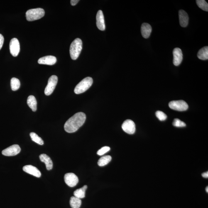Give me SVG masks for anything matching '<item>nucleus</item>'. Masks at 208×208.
<instances>
[{"instance_id":"f257e3e1","label":"nucleus","mask_w":208,"mask_h":208,"mask_svg":"<svg viewBox=\"0 0 208 208\" xmlns=\"http://www.w3.org/2000/svg\"><path fill=\"white\" fill-rule=\"evenodd\" d=\"M86 115L83 112L76 113L66 121L64 125L66 131L72 133L77 131L85 122Z\"/></svg>"},{"instance_id":"f03ea898","label":"nucleus","mask_w":208,"mask_h":208,"mask_svg":"<svg viewBox=\"0 0 208 208\" xmlns=\"http://www.w3.org/2000/svg\"><path fill=\"white\" fill-rule=\"evenodd\" d=\"M83 43L79 38L74 40L71 44L69 52L71 58L75 60L78 58L82 49Z\"/></svg>"},{"instance_id":"7ed1b4c3","label":"nucleus","mask_w":208,"mask_h":208,"mask_svg":"<svg viewBox=\"0 0 208 208\" xmlns=\"http://www.w3.org/2000/svg\"><path fill=\"white\" fill-rule=\"evenodd\" d=\"M93 83V79L91 77H87L83 79L76 86L74 92L76 94H80L85 92L89 89Z\"/></svg>"},{"instance_id":"20e7f679","label":"nucleus","mask_w":208,"mask_h":208,"mask_svg":"<svg viewBox=\"0 0 208 208\" xmlns=\"http://www.w3.org/2000/svg\"><path fill=\"white\" fill-rule=\"evenodd\" d=\"M45 11L40 8L28 10L26 13V18L29 21H33L40 19L45 16Z\"/></svg>"},{"instance_id":"39448f33","label":"nucleus","mask_w":208,"mask_h":208,"mask_svg":"<svg viewBox=\"0 0 208 208\" xmlns=\"http://www.w3.org/2000/svg\"><path fill=\"white\" fill-rule=\"evenodd\" d=\"M169 106L171 109L180 111L187 110L189 107L187 103L182 100L171 101L169 103Z\"/></svg>"},{"instance_id":"423d86ee","label":"nucleus","mask_w":208,"mask_h":208,"mask_svg":"<svg viewBox=\"0 0 208 208\" xmlns=\"http://www.w3.org/2000/svg\"><path fill=\"white\" fill-rule=\"evenodd\" d=\"M58 78L56 76L52 75L49 79L48 83L45 88V95H51L55 90L57 84Z\"/></svg>"},{"instance_id":"0eeeda50","label":"nucleus","mask_w":208,"mask_h":208,"mask_svg":"<svg viewBox=\"0 0 208 208\" xmlns=\"http://www.w3.org/2000/svg\"><path fill=\"white\" fill-rule=\"evenodd\" d=\"M122 128L125 132L128 134H133L136 130L135 125L134 122L131 120H127L122 125Z\"/></svg>"},{"instance_id":"6e6552de","label":"nucleus","mask_w":208,"mask_h":208,"mask_svg":"<svg viewBox=\"0 0 208 208\" xmlns=\"http://www.w3.org/2000/svg\"><path fill=\"white\" fill-rule=\"evenodd\" d=\"M21 149L19 145H13L3 150L2 153L6 156H15L21 152Z\"/></svg>"},{"instance_id":"1a4fd4ad","label":"nucleus","mask_w":208,"mask_h":208,"mask_svg":"<svg viewBox=\"0 0 208 208\" xmlns=\"http://www.w3.org/2000/svg\"><path fill=\"white\" fill-rule=\"evenodd\" d=\"M66 184L70 187H74L77 185L79 182L78 177L75 174L69 173L66 174L64 177Z\"/></svg>"},{"instance_id":"9d476101","label":"nucleus","mask_w":208,"mask_h":208,"mask_svg":"<svg viewBox=\"0 0 208 208\" xmlns=\"http://www.w3.org/2000/svg\"><path fill=\"white\" fill-rule=\"evenodd\" d=\"M10 52L13 57L17 56L19 53L20 46L19 42L16 38L12 39L9 45Z\"/></svg>"},{"instance_id":"9b49d317","label":"nucleus","mask_w":208,"mask_h":208,"mask_svg":"<svg viewBox=\"0 0 208 208\" xmlns=\"http://www.w3.org/2000/svg\"><path fill=\"white\" fill-rule=\"evenodd\" d=\"M173 54V63L175 66L180 65L183 60L182 51L180 48H175L174 49Z\"/></svg>"},{"instance_id":"f8f14e48","label":"nucleus","mask_w":208,"mask_h":208,"mask_svg":"<svg viewBox=\"0 0 208 208\" xmlns=\"http://www.w3.org/2000/svg\"><path fill=\"white\" fill-rule=\"evenodd\" d=\"M24 171L26 173L34 176L35 177L40 178L41 176V174L40 171L38 168L33 165H27L23 167Z\"/></svg>"},{"instance_id":"ddd939ff","label":"nucleus","mask_w":208,"mask_h":208,"mask_svg":"<svg viewBox=\"0 0 208 208\" xmlns=\"http://www.w3.org/2000/svg\"><path fill=\"white\" fill-rule=\"evenodd\" d=\"M96 26L99 29L101 30H104L105 29L104 17L103 12L101 10L98 11L96 14Z\"/></svg>"},{"instance_id":"4468645a","label":"nucleus","mask_w":208,"mask_h":208,"mask_svg":"<svg viewBox=\"0 0 208 208\" xmlns=\"http://www.w3.org/2000/svg\"><path fill=\"white\" fill-rule=\"evenodd\" d=\"M56 61V57L52 56H47L42 57L38 60L39 64L48 65H55Z\"/></svg>"},{"instance_id":"2eb2a0df","label":"nucleus","mask_w":208,"mask_h":208,"mask_svg":"<svg viewBox=\"0 0 208 208\" xmlns=\"http://www.w3.org/2000/svg\"><path fill=\"white\" fill-rule=\"evenodd\" d=\"M179 16L180 26L185 28L188 25L189 18L188 15L184 10H180L179 11Z\"/></svg>"},{"instance_id":"dca6fc26","label":"nucleus","mask_w":208,"mask_h":208,"mask_svg":"<svg viewBox=\"0 0 208 208\" xmlns=\"http://www.w3.org/2000/svg\"><path fill=\"white\" fill-rule=\"evenodd\" d=\"M141 31L142 35L144 38L147 39L150 36L152 31L150 25L147 23H143L141 25Z\"/></svg>"},{"instance_id":"f3484780","label":"nucleus","mask_w":208,"mask_h":208,"mask_svg":"<svg viewBox=\"0 0 208 208\" xmlns=\"http://www.w3.org/2000/svg\"><path fill=\"white\" fill-rule=\"evenodd\" d=\"M40 158L42 162L45 164L47 170H51L53 167V163L51 158L45 154H42L40 156Z\"/></svg>"},{"instance_id":"a211bd4d","label":"nucleus","mask_w":208,"mask_h":208,"mask_svg":"<svg viewBox=\"0 0 208 208\" xmlns=\"http://www.w3.org/2000/svg\"><path fill=\"white\" fill-rule=\"evenodd\" d=\"M27 104L33 111H35L37 110V101L34 96L30 95L27 99Z\"/></svg>"},{"instance_id":"6ab92c4d","label":"nucleus","mask_w":208,"mask_h":208,"mask_svg":"<svg viewBox=\"0 0 208 208\" xmlns=\"http://www.w3.org/2000/svg\"><path fill=\"white\" fill-rule=\"evenodd\" d=\"M197 57L201 60H207L208 59V47H204L201 49L198 52Z\"/></svg>"},{"instance_id":"aec40b11","label":"nucleus","mask_w":208,"mask_h":208,"mask_svg":"<svg viewBox=\"0 0 208 208\" xmlns=\"http://www.w3.org/2000/svg\"><path fill=\"white\" fill-rule=\"evenodd\" d=\"M87 189V186L85 185L80 189H77L74 192V196L79 199L84 198L85 197L86 190Z\"/></svg>"},{"instance_id":"412c9836","label":"nucleus","mask_w":208,"mask_h":208,"mask_svg":"<svg viewBox=\"0 0 208 208\" xmlns=\"http://www.w3.org/2000/svg\"><path fill=\"white\" fill-rule=\"evenodd\" d=\"M82 204V200L75 196L72 197L70 200V205L72 208H79Z\"/></svg>"},{"instance_id":"4be33fe9","label":"nucleus","mask_w":208,"mask_h":208,"mask_svg":"<svg viewBox=\"0 0 208 208\" xmlns=\"http://www.w3.org/2000/svg\"><path fill=\"white\" fill-rule=\"evenodd\" d=\"M111 157L110 155H106L101 157L98 162V164L100 167H103L107 165L111 161Z\"/></svg>"},{"instance_id":"5701e85b","label":"nucleus","mask_w":208,"mask_h":208,"mask_svg":"<svg viewBox=\"0 0 208 208\" xmlns=\"http://www.w3.org/2000/svg\"><path fill=\"white\" fill-rule=\"evenodd\" d=\"M11 85L12 90L13 91L18 90L21 85L19 79L16 77H13L11 79Z\"/></svg>"},{"instance_id":"b1692460","label":"nucleus","mask_w":208,"mask_h":208,"mask_svg":"<svg viewBox=\"0 0 208 208\" xmlns=\"http://www.w3.org/2000/svg\"><path fill=\"white\" fill-rule=\"evenodd\" d=\"M30 136L31 140L33 141L40 145H43L44 144L43 140L40 136H39L36 133L34 132L30 133Z\"/></svg>"},{"instance_id":"393cba45","label":"nucleus","mask_w":208,"mask_h":208,"mask_svg":"<svg viewBox=\"0 0 208 208\" xmlns=\"http://www.w3.org/2000/svg\"><path fill=\"white\" fill-rule=\"evenodd\" d=\"M196 3L200 8L204 11H208V4L204 0H197Z\"/></svg>"},{"instance_id":"a878e982","label":"nucleus","mask_w":208,"mask_h":208,"mask_svg":"<svg viewBox=\"0 0 208 208\" xmlns=\"http://www.w3.org/2000/svg\"><path fill=\"white\" fill-rule=\"evenodd\" d=\"M155 115H156L157 118L161 121H164L167 118V115L162 111H157L155 113Z\"/></svg>"},{"instance_id":"bb28decb","label":"nucleus","mask_w":208,"mask_h":208,"mask_svg":"<svg viewBox=\"0 0 208 208\" xmlns=\"http://www.w3.org/2000/svg\"><path fill=\"white\" fill-rule=\"evenodd\" d=\"M173 125L174 126L177 127H183L186 125L184 122L181 121L180 120L177 119V118L174 119Z\"/></svg>"},{"instance_id":"cd10ccee","label":"nucleus","mask_w":208,"mask_h":208,"mask_svg":"<svg viewBox=\"0 0 208 208\" xmlns=\"http://www.w3.org/2000/svg\"><path fill=\"white\" fill-rule=\"evenodd\" d=\"M110 150V148L109 147L105 146L103 147L102 148H101L97 152V153L98 155L101 156V155H104L105 153L109 152Z\"/></svg>"},{"instance_id":"c85d7f7f","label":"nucleus","mask_w":208,"mask_h":208,"mask_svg":"<svg viewBox=\"0 0 208 208\" xmlns=\"http://www.w3.org/2000/svg\"><path fill=\"white\" fill-rule=\"evenodd\" d=\"M4 38L3 35L0 34V50L3 46L4 42Z\"/></svg>"},{"instance_id":"c756f323","label":"nucleus","mask_w":208,"mask_h":208,"mask_svg":"<svg viewBox=\"0 0 208 208\" xmlns=\"http://www.w3.org/2000/svg\"><path fill=\"white\" fill-rule=\"evenodd\" d=\"M79 0H71L70 1L71 4L72 6H75L78 3Z\"/></svg>"},{"instance_id":"7c9ffc66","label":"nucleus","mask_w":208,"mask_h":208,"mask_svg":"<svg viewBox=\"0 0 208 208\" xmlns=\"http://www.w3.org/2000/svg\"><path fill=\"white\" fill-rule=\"evenodd\" d=\"M202 176L205 178H208V172H206L205 173H203L202 174Z\"/></svg>"},{"instance_id":"2f4dec72","label":"nucleus","mask_w":208,"mask_h":208,"mask_svg":"<svg viewBox=\"0 0 208 208\" xmlns=\"http://www.w3.org/2000/svg\"><path fill=\"white\" fill-rule=\"evenodd\" d=\"M206 192H207V193L208 192V187H206Z\"/></svg>"}]
</instances>
